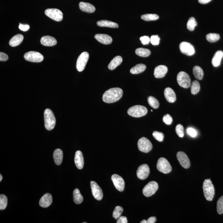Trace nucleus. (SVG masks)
<instances>
[{"label":"nucleus","instance_id":"53","mask_svg":"<svg viewBox=\"0 0 223 223\" xmlns=\"http://www.w3.org/2000/svg\"><path fill=\"white\" fill-rule=\"evenodd\" d=\"M2 179L3 177L1 174V175H0V181H1L2 180Z\"/></svg>","mask_w":223,"mask_h":223},{"label":"nucleus","instance_id":"40","mask_svg":"<svg viewBox=\"0 0 223 223\" xmlns=\"http://www.w3.org/2000/svg\"><path fill=\"white\" fill-rule=\"evenodd\" d=\"M217 211L219 214H223V196L221 197L217 203Z\"/></svg>","mask_w":223,"mask_h":223},{"label":"nucleus","instance_id":"45","mask_svg":"<svg viewBox=\"0 0 223 223\" xmlns=\"http://www.w3.org/2000/svg\"><path fill=\"white\" fill-rule=\"evenodd\" d=\"M187 133L191 137L194 138L197 135V132L196 129L192 127H188L187 129Z\"/></svg>","mask_w":223,"mask_h":223},{"label":"nucleus","instance_id":"25","mask_svg":"<svg viewBox=\"0 0 223 223\" xmlns=\"http://www.w3.org/2000/svg\"><path fill=\"white\" fill-rule=\"evenodd\" d=\"M24 39L23 36L20 34L14 36L9 42V44L12 47H15L19 46Z\"/></svg>","mask_w":223,"mask_h":223},{"label":"nucleus","instance_id":"51","mask_svg":"<svg viewBox=\"0 0 223 223\" xmlns=\"http://www.w3.org/2000/svg\"><path fill=\"white\" fill-rule=\"evenodd\" d=\"M211 0H198L199 2L203 4H205L209 2Z\"/></svg>","mask_w":223,"mask_h":223},{"label":"nucleus","instance_id":"19","mask_svg":"<svg viewBox=\"0 0 223 223\" xmlns=\"http://www.w3.org/2000/svg\"><path fill=\"white\" fill-rule=\"evenodd\" d=\"M75 162L78 169H82L84 165V159L82 153L80 150H78L75 153Z\"/></svg>","mask_w":223,"mask_h":223},{"label":"nucleus","instance_id":"35","mask_svg":"<svg viewBox=\"0 0 223 223\" xmlns=\"http://www.w3.org/2000/svg\"><path fill=\"white\" fill-rule=\"evenodd\" d=\"M149 105L154 109H157L159 107V102L158 100L153 96H149L148 98Z\"/></svg>","mask_w":223,"mask_h":223},{"label":"nucleus","instance_id":"52","mask_svg":"<svg viewBox=\"0 0 223 223\" xmlns=\"http://www.w3.org/2000/svg\"><path fill=\"white\" fill-rule=\"evenodd\" d=\"M141 223H147V221H146V220H142V221H141L140 222Z\"/></svg>","mask_w":223,"mask_h":223},{"label":"nucleus","instance_id":"46","mask_svg":"<svg viewBox=\"0 0 223 223\" xmlns=\"http://www.w3.org/2000/svg\"><path fill=\"white\" fill-rule=\"evenodd\" d=\"M140 39L141 42H142V44L143 45L148 44L149 42H150V38L148 36H146L141 37L140 38Z\"/></svg>","mask_w":223,"mask_h":223},{"label":"nucleus","instance_id":"12","mask_svg":"<svg viewBox=\"0 0 223 223\" xmlns=\"http://www.w3.org/2000/svg\"><path fill=\"white\" fill-rule=\"evenodd\" d=\"M179 48L182 53L188 56H191L195 53L194 47L188 42H181L179 45Z\"/></svg>","mask_w":223,"mask_h":223},{"label":"nucleus","instance_id":"26","mask_svg":"<svg viewBox=\"0 0 223 223\" xmlns=\"http://www.w3.org/2000/svg\"><path fill=\"white\" fill-rule=\"evenodd\" d=\"M53 159L58 165L61 164L63 159V152L61 149H57L53 153Z\"/></svg>","mask_w":223,"mask_h":223},{"label":"nucleus","instance_id":"23","mask_svg":"<svg viewBox=\"0 0 223 223\" xmlns=\"http://www.w3.org/2000/svg\"><path fill=\"white\" fill-rule=\"evenodd\" d=\"M79 6L80 10L84 12L93 13L96 10L94 6L88 3L81 2L79 4Z\"/></svg>","mask_w":223,"mask_h":223},{"label":"nucleus","instance_id":"37","mask_svg":"<svg viewBox=\"0 0 223 223\" xmlns=\"http://www.w3.org/2000/svg\"><path fill=\"white\" fill-rule=\"evenodd\" d=\"M207 40L209 42L213 43L218 41L220 39V36L219 34L215 33H210L206 36Z\"/></svg>","mask_w":223,"mask_h":223},{"label":"nucleus","instance_id":"6","mask_svg":"<svg viewBox=\"0 0 223 223\" xmlns=\"http://www.w3.org/2000/svg\"><path fill=\"white\" fill-rule=\"evenodd\" d=\"M157 168L158 171L165 174L169 173L172 170L169 162L166 158H161L158 159Z\"/></svg>","mask_w":223,"mask_h":223},{"label":"nucleus","instance_id":"18","mask_svg":"<svg viewBox=\"0 0 223 223\" xmlns=\"http://www.w3.org/2000/svg\"><path fill=\"white\" fill-rule=\"evenodd\" d=\"M168 71V68L165 65H160L156 67L154 75L156 78H162L164 77Z\"/></svg>","mask_w":223,"mask_h":223},{"label":"nucleus","instance_id":"33","mask_svg":"<svg viewBox=\"0 0 223 223\" xmlns=\"http://www.w3.org/2000/svg\"><path fill=\"white\" fill-rule=\"evenodd\" d=\"M141 18L143 20L146 21L156 20L159 19V16L155 14H144L141 16Z\"/></svg>","mask_w":223,"mask_h":223},{"label":"nucleus","instance_id":"47","mask_svg":"<svg viewBox=\"0 0 223 223\" xmlns=\"http://www.w3.org/2000/svg\"><path fill=\"white\" fill-rule=\"evenodd\" d=\"M20 30L22 31H28L30 29V26L28 25H23L20 23L19 26Z\"/></svg>","mask_w":223,"mask_h":223},{"label":"nucleus","instance_id":"3","mask_svg":"<svg viewBox=\"0 0 223 223\" xmlns=\"http://www.w3.org/2000/svg\"><path fill=\"white\" fill-rule=\"evenodd\" d=\"M45 126L48 131L52 130L55 127L56 120L53 113L51 109H47L44 113Z\"/></svg>","mask_w":223,"mask_h":223},{"label":"nucleus","instance_id":"38","mask_svg":"<svg viewBox=\"0 0 223 223\" xmlns=\"http://www.w3.org/2000/svg\"><path fill=\"white\" fill-rule=\"evenodd\" d=\"M8 204V198L5 195L1 194L0 196V209H6Z\"/></svg>","mask_w":223,"mask_h":223},{"label":"nucleus","instance_id":"50","mask_svg":"<svg viewBox=\"0 0 223 223\" xmlns=\"http://www.w3.org/2000/svg\"><path fill=\"white\" fill-rule=\"evenodd\" d=\"M157 221V218L155 216H152L147 220L148 223H155Z\"/></svg>","mask_w":223,"mask_h":223},{"label":"nucleus","instance_id":"39","mask_svg":"<svg viewBox=\"0 0 223 223\" xmlns=\"http://www.w3.org/2000/svg\"><path fill=\"white\" fill-rule=\"evenodd\" d=\"M123 211V209L122 207L120 206H116L113 212V217L116 220H117L121 216Z\"/></svg>","mask_w":223,"mask_h":223},{"label":"nucleus","instance_id":"43","mask_svg":"<svg viewBox=\"0 0 223 223\" xmlns=\"http://www.w3.org/2000/svg\"><path fill=\"white\" fill-rule=\"evenodd\" d=\"M160 38L158 35H153L150 38V42L153 45H158L159 43Z\"/></svg>","mask_w":223,"mask_h":223},{"label":"nucleus","instance_id":"13","mask_svg":"<svg viewBox=\"0 0 223 223\" xmlns=\"http://www.w3.org/2000/svg\"><path fill=\"white\" fill-rule=\"evenodd\" d=\"M91 187L92 193L95 199L98 200H101L103 197V192L101 187L94 181L91 182Z\"/></svg>","mask_w":223,"mask_h":223},{"label":"nucleus","instance_id":"1","mask_svg":"<svg viewBox=\"0 0 223 223\" xmlns=\"http://www.w3.org/2000/svg\"><path fill=\"white\" fill-rule=\"evenodd\" d=\"M122 90L119 88H110L104 93L103 100L104 102L111 103L119 101L122 97Z\"/></svg>","mask_w":223,"mask_h":223},{"label":"nucleus","instance_id":"29","mask_svg":"<svg viewBox=\"0 0 223 223\" xmlns=\"http://www.w3.org/2000/svg\"><path fill=\"white\" fill-rule=\"evenodd\" d=\"M146 68V66L143 64H137L130 70L131 73L132 74H138L144 72Z\"/></svg>","mask_w":223,"mask_h":223},{"label":"nucleus","instance_id":"42","mask_svg":"<svg viewBox=\"0 0 223 223\" xmlns=\"http://www.w3.org/2000/svg\"><path fill=\"white\" fill-rule=\"evenodd\" d=\"M153 136L156 140L159 142H162L164 138V135L163 133L158 131H154L153 133Z\"/></svg>","mask_w":223,"mask_h":223},{"label":"nucleus","instance_id":"55","mask_svg":"<svg viewBox=\"0 0 223 223\" xmlns=\"http://www.w3.org/2000/svg\"><path fill=\"white\" fill-rule=\"evenodd\" d=\"M151 112H153V110H151Z\"/></svg>","mask_w":223,"mask_h":223},{"label":"nucleus","instance_id":"49","mask_svg":"<svg viewBox=\"0 0 223 223\" xmlns=\"http://www.w3.org/2000/svg\"><path fill=\"white\" fill-rule=\"evenodd\" d=\"M117 223H127V218L125 216H120L117 219Z\"/></svg>","mask_w":223,"mask_h":223},{"label":"nucleus","instance_id":"5","mask_svg":"<svg viewBox=\"0 0 223 223\" xmlns=\"http://www.w3.org/2000/svg\"><path fill=\"white\" fill-rule=\"evenodd\" d=\"M178 84L182 87L187 88L191 85V80L189 75L184 72H180L177 76Z\"/></svg>","mask_w":223,"mask_h":223},{"label":"nucleus","instance_id":"2","mask_svg":"<svg viewBox=\"0 0 223 223\" xmlns=\"http://www.w3.org/2000/svg\"><path fill=\"white\" fill-rule=\"evenodd\" d=\"M203 190L206 199L208 201H212L215 196V190L210 179H207L204 181Z\"/></svg>","mask_w":223,"mask_h":223},{"label":"nucleus","instance_id":"15","mask_svg":"<svg viewBox=\"0 0 223 223\" xmlns=\"http://www.w3.org/2000/svg\"><path fill=\"white\" fill-rule=\"evenodd\" d=\"M111 179L116 189L121 192L124 191L125 183L122 177L114 174L112 175Z\"/></svg>","mask_w":223,"mask_h":223},{"label":"nucleus","instance_id":"10","mask_svg":"<svg viewBox=\"0 0 223 223\" xmlns=\"http://www.w3.org/2000/svg\"><path fill=\"white\" fill-rule=\"evenodd\" d=\"M138 147L140 151L147 153L151 151L153 148V145L148 139L145 137H142L138 141Z\"/></svg>","mask_w":223,"mask_h":223},{"label":"nucleus","instance_id":"22","mask_svg":"<svg viewBox=\"0 0 223 223\" xmlns=\"http://www.w3.org/2000/svg\"><path fill=\"white\" fill-rule=\"evenodd\" d=\"M164 95L166 100L168 102L172 103L176 101V94L172 88H166L164 90Z\"/></svg>","mask_w":223,"mask_h":223},{"label":"nucleus","instance_id":"41","mask_svg":"<svg viewBox=\"0 0 223 223\" xmlns=\"http://www.w3.org/2000/svg\"><path fill=\"white\" fill-rule=\"evenodd\" d=\"M176 132L177 134L180 138H183L184 135V128L181 125L179 124L176 127Z\"/></svg>","mask_w":223,"mask_h":223},{"label":"nucleus","instance_id":"11","mask_svg":"<svg viewBox=\"0 0 223 223\" xmlns=\"http://www.w3.org/2000/svg\"><path fill=\"white\" fill-rule=\"evenodd\" d=\"M89 54L87 52H83L79 56L76 64V69L79 72L84 70L89 59Z\"/></svg>","mask_w":223,"mask_h":223},{"label":"nucleus","instance_id":"30","mask_svg":"<svg viewBox=\"0 0 223 223\" xmlns=\"http://www.w3.org/2000/svg\"><path fill=\"white\" fill-rule=\"evenodd\" d=\"M74 201L76 204H81L83 201V197L80 193V190L77 188L74 190L73 192Z\"/></svg>","mask_w":223,"mask_h":223},{"label":"nucleus","instance_id":"34","mask_svg":"<svg viewBox=\"0 0 223 223\" xmlns=\"http://www.w3.org/2000/svg\"><path fill=\"white\" fill-rule=\"evenodd\" d=\"M200 86L199 82L197 80L193 81L191 86V92L193 95H196L200 92Z\"/></svg>","mask_w":223,"mask_h":223},{"label":"nucleus","instance_id":"44","mask_svg":"<svg viewBox=\"0 0 223 223\" xmlns=\"http://www.w3.org/2000/svg\"><path fill=\"white\" fill-rule=\"evenodd\" d=\"M172 118L171 116L169 114H166L164 116L163 121L165 124L167 125H171L172 122Z\"/></svg>","mask_w":223,"mask_h":223},{"label":"nucleus","instance_id":"48","mask_svg":"<svg viewBox=\"0 0 223 223\" xmlns=\"http://www.w3.org/2000/svg\"><path fill=\"white\" fill-rule=\"evenodd\" d=\"M8 59V56L7 54L3 52L0 53V61H6Z\"/></svg>","mask_w":223,"mask_h":223},{"label":"nucleus","instance_id":"9","mask_svg":"<svg viewBox=\"0 0 223 223\" xmlns=\"http://www.w3.org/2000/svg\"><path fill=\"white\" fill-rule=\"evenodd\" d=\"M45 14L49 18L57 22H60L63 20V13L59 9H47L45 11Z\"/></svg>","mask_w":223,"mask_h":223},{"label":"nucleus","instance_id":"4","mask_svg":"<svg viewBox=\"0 0 223 223\" xmlns=\"http://www.w3.org/2000/svg\"><path fill=\"white\" fill-rule=\"evenodd\" d=\"M148 109L142 105H137L129 108L127 113L129 115L135 117H140L146 115Z\"/></svg>","mask_w":223,"mask_h":223},{"label":"nucleus","instance_id":"7","mask_svg":"<svg viewBox=\"0 0 223 223\" xmlns=\"http://www.w3.org/2000/svg\"><path fill=\"white\" fill-rule=\"evenodd\" d=\"M24 59L27 61L33 63H40L44 59L42 54L36 51H29L24 55Z\"/></svg>","mask_w":223,"mask_h":223},{"label":"nucleus","instance_id":"54","mask_svg":"<svg viewBox=\"0 0 223 223\" xmlns=\"http://www.w3.org/2000/svg\"><path fill=\"white\" fill-rule=\"evenodd\" d=\"M87 223V222H83V223Z\"/></svg>","mask_w":223,"mask_h":223},{"label":"nucleus","instance_id":"20","mask_svg":"<svg viewBox=\"0 0 223 223\" xmlns=\"http://www.w3.org/2000/svg\"><path fill=\"white\" fill-rule=\"evenodd\" d=\"M57 43L56 39L49 36H46L41 38V44L46 47H53L55 46Z\"/></svg>","mask_w":223,"mask_h":223},{"label":"nucleus","instance_id":"28","mask_svg":"<svg viewBox=\"0 0 223 223\" xmlns=\"http://www.w3.org/2000/svg\"><path fill=\"white\" fill-rule=\"evenodd\" d=\"M98 26L101 27H108L110 28H118V25L115 22L106 20L98 21L97 22Z\"/></svg>","mask_w":223,"mask_h":223},{"label":"nucleus","instance_id":"14","mask_svg":"<svg viewBox=\"0 0 223 223\" xmlns=\"http://www.w3.org/2000/svg\"><path fill=\"white\" fill-rule=\"evenodd\" d=\"M149 174L150 169L147 164H143L140 166L137 170V176L141 180L147 179Z\"/></svg>","mask_w":223,"mask_h":223},{"label":"nucleus","instance_id":"17","mask_svg":"<svg viewBox=\"0 0 223 223\" xmlns=\"http://www.w3.org/2000/svg\"><path fill=\"white\" fill-rule=\"evenodd\" d=\"M52 196L50 193H47L41 198L39 201V205L43 208H47L52 204Z\"/></svg>","mask_w":223,"mask_h":223},{"label":"nucleus","instance_id":"24","mask_svg":"<svg viewBox=\"0 0 223 223\" xmlns=\"http://www.w3.org/2000/svg\"><path fill=\"white\" fill-rule=\"evenodd\" d=\"M223 57V52L222 51H217L215 54L212 63L214 66L217 67L221 64V60Z\"/></svg>","mask_w":223,"mask_h":223},{"label":"nucleus","instance_id":"36","mask_svg":"<svg viewBox=\"0 0 223 223\" xmlns=\"http://www.w3.org/2000/svg\"><path fill=\"white\" fill-rule=\"evenodd\" d=\"M197 25V23L195 18L193 17L190 18L187 24V27L188 30L190 31H193Z\"/></svg>","mask_w":223,"mask_h":223},{"label":"nucleus","instance_id":"16","mask_svg":"<svg viewBox=\"0 0 223 223\" xmlns=\"http://www.w3.org/2000/svg\"><path fill=\"white\" fill-rule=\"evenodd\" d=\"M177 158L181 165L185 169L189 168L191 163L187 155L183 152H179L177 154Z\"/></svg>","mask_w":223,"mask_h":223},{"label":"nucleus","instance_id":"27","mask_svg":"<svg viewBox=\"0 0 223 223\" xmlns=\"http://www.w3.org/2000/svg\"><path fill=\"white\" fill-rule=\"evenodd\" d=\"M122 57L120 56H116L109 63L108 68L110 70L115 69L117 67H118L122 63Z\"/></svg>","mask_w":223,"mask_h":223},{"label":"nucleus","instance_id":"32","mask_svg":"<svg viewBox=\"0 0 223 223\" xmlns=\"http://www.w3.org/2000/svg\"><path fill=\"white\" fill-rule=\"evenodd\" d=\"M136 53L142 57H147L150 55L151 52L150 50L144 48H138L136 50Z\"/></svg>","mask_w":223,"mask_h":223},{"label":"nucleus","instance_id":"21","mask_svg":"<svg viewBox=\"0 0 223 223\" xmlns=\"http://www.w3.org/2000/svg\"><path fill=\"white\" fill-rule=\"evenodd\" d=\"M95 38L100 43L105 45L110 44L113 41L111 37L107 34H96Z\"/></svg>","mask_w":223,"mask_h":223},{"label":"nucleus","instance_id":"8","mask_svg":"<svg viewBox=\"0 0 223 223\" xmlns=\"http://www.w3.org/2000/svg\"><path fill=\"white\" fill-rule=\"evenodd\" d=\"M158 189V183L155 181H150L144 187L142 193L146 197H149L153 195Z\"/></svg>","mask_w":223,"mask_h":223},{"label":"nucleus","instance_id":"31","mask_svg":"<svg viewBox=\"0 0 223 223\" xmlns=\"http://www.w3.org/2000/svg\"><path fill=\"white\" fill-rule=\"evenodd\" d=\"M192 70H193L194 76L198 80H202L204 76V72L202 69L200 67L196 66L194 67Z\"/></svg>","mask_w":223,"mask_h":223}]
</instances>
